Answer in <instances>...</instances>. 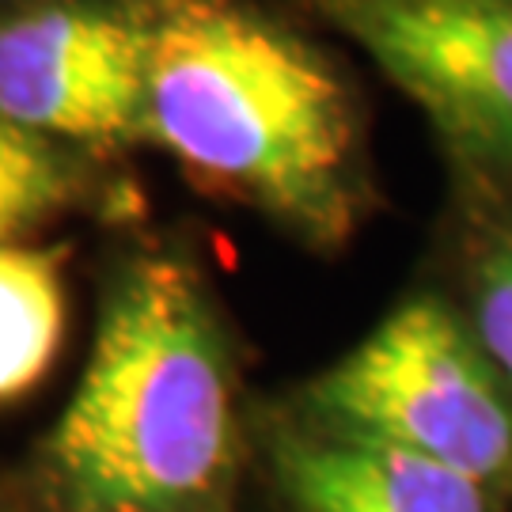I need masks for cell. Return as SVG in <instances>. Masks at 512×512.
<instances>
[{"label":"cell","mask_w":512,"mask_h":512,"mask_svg":"<svg viewBox=\"0 0 512 512\" xmlns=\"http://www.w3.org/2000/svg\"><path fill=\"white\" fill-rule=\"evenodd\" d=\"M0 118L73 152L145 141L133 0H27L0 16Z\"/></svg>","instance_id":"5b68a950"},{"label":"cell","mask_w":512,"mask_h":512,"mask_svg":"<svg viewBox=\"0 0 512 512\" xmlns=\"http://www.w3.org/2000/svg\"><path fill=\"white\" fill-rule=\"evenodd\" d=\"M323 429L406 448L475 478L512 482V391L467 319L440 296H410L308 384Z\"/></svg>","instance_id":"3957f363"},{"label":"cell","mask_w":512,"mask_h":512,"mask_svg":"<svg viewBox=\"0 0 512 512\" xmlns=\"http://www.w3.org/2000/svg\"><path fill=\"white\" fill-rule=\"evenodd\" d=\"M296 512H490V486L384 440L311 421L274 448Z\"/></svg>","instance_id":"8992f818"},{"label":"cell","mask_w":512,"mask_h":512,"mask_svg":"<svg viewBox=\"0 0 512 512\" xmlns=\"http://www.w3.org/2000/svg\"><path fill=\"white\" fill-rule=\"evenodd\" d=\"M103 186L88 160L0 118V243L65 213H88Z\"/></svg>","instance_id":"ba28073f"},{"label":"cell","mask_w":512,"mask_h":512,"mask_svg":"<svg viewBox=\"0 0 512 512\" xmlns=\"http://www.w3.org/2000/svg\"><path fill=\"white\" fill-rule=\"evenodd\" d=\"M145 141L202 194L308 247H342L372 205L365 107L342 65L258 0H133Z\"/></svg>","instance_id":"6da1fadb"},{"label":"cell","mask_w":512,"mask_h":512,"mask_svg":"<svg viewBox=\"0 0 512 512\" xmlns=\"http://www.w3.org/2000/svg\"><path fill=\"white\" fill-rule=\"evenodd\" d=\"M232 448V365L202 277L179 255L133 258L46 440L57 494L76 512H186L220 490Z\"/></svg>","instance_id":"7a4b0ae2"},{"label":"cell","mask_w":512,"mask_h":512,"mask_svg":"<svg viewBox=\"0 0 512 512\" xmlns=\"http://www.w3.org/2000/svg\"><path fill=\"white\" fill-rule=\"evenodd\" d=\"M463 289L467 327L512 391V186L478 190Z\"/></svg>","instance_id":"9c48e42d"},{"label":"cell","mask_w":512,"mask_h":512,"mask_svg":"<svg viewBox=\"0 0 512 512\" xmlns=\"http://www.w3.org/2000/svg\"><path fill=\"white\" fill-rule=\"evenodd\" d=\"M65 251L0 243V403L35 391L65 342Z\"/></svg>","instance_id":"52a82bcc"},{"label":"cell","mask_w":512,"mask_h":512,"mask_svg":"<svg viewBox=\"0 0 512 512\" xmlns=\"http://www.w3.org/2000/svg\"><path fill=\"white\" fill-rule=\"evenodd\" d=\"M437 129L475 190L512 186V0H304Z\"/></svg>","instance_id":"277c9868"}]
</instances>
